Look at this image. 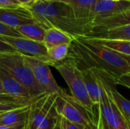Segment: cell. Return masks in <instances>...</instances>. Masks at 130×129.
Segmentation results:
<instances>
[{"mask_svg":"<svg viewBox=\"0 0 130 129\" xmlns=\"http://www.w3.org/2000/svg\"><path fill=\"white\" fill-rule=\"evenodd\" d=\"M116 84H120L130 89V73L120 75L116 81Z\"/></svg>","mask_w":130,"mask_h":129,"instance_id":"484cf974","label":"cell"},{"mask_svg":"<svg viewBox=\"0 0 130 129\" xmlns=\"http://www.w3.org/2000/svg\"><path fill=\"white\" fill-rule=\"evenodd\" d=\"M120 55L123 56V58L127 62V63L129 64V65L130 66V55H127V54H123V53H120Z\"/></svg>","mask_w":130,"mask_h":129,"instance_id":"4dcf8cb0","label":"cell"},{"mask_svg":"<svg viewBox=\"0 0 130 129\" xmlns=\"http://www.w3.org/2000/svg\"><path fill=\"white\" fill-rule=\"evenodd\" d=\"M126 24H130V8L113 15L94 21L88 25L84 35Z\"/></svg>","mask_w":130,"mask_h":129,"instance_id":"8fae6325","label":"cell"},{"mask_svg":"<svg viewBox=\"0 0 130 129\" xmlns=\"http://www.w3.org/2000/svg\"><path fill=\"white\" fill-rule=\"evenodd\" d=\"M0 114H1V113H0Z\"/></svg>","mask_w":130,"mask_h":129,"instance_id":"74e56055","label":"cell"},{"mask_svg":"<svg viewBox=\"0 0 130 129\" xmlns=\"http://www.w3.org/2000/svg\"><path fill=\"white\" fill-rule=\"evenodd\" d=\"M51 129H63L62 125H61V121H60V116H59V118H58L56 124L53 125V127Z\"/></svg>","mask_w":130,"mask_h":129,"instance_id":"f1b7e54d","label":"cell"},{"mask_svg":"<svg viewBox=\"0 0 130 129\" xmlns=\"http://www.w3.org/2000/svg\"><path fill=\"white\" fill-rule=\"evenodd\" d=\"M129 8L130 2L126 0H98L93 7L88 25L94 21L113 15Z\"/></svg>","mask_w":130,"mask_h":129,"instance_id":"30bf717a","label":"cell"},{"mask_svg":"<svg viewBox=\"0 0 130 129\" xmlns=\"http://www.w3.org/2000/svg\"><path fill=\"white\" fill-rule=\"evenodd\" d=\"M69 47L70 44L62 43L47 49V56L53 62V65L56 62H59L64 60L68 56Z\"/></svg>","mask_w":130,"mask_h":129,"instance_id":"44dd1931","label":"cell"},{"mask_svg":"<svg viewBox=\"0 0 130 129\" xmlns=\"http://www.w3.org/2000/svg\"><path fill=\"white\" fill-rule=\"evenodd\" d=\"M24 58L27 64L33 71L37 81L46 93L61 94L63 91L56 83L48 64L34 57L24 56Z\"/></svg>","mask_w":130,"mask_h":129,"instance_id":"9c48e42d","label":"cell"},{"mask_svg":"<svg viewBox=\"0 0 130 129\" xmlns=\"http://www.w3.org/2000/svg\"><path fill=\"white\" fill-rule=\"evenodd\" d=\"M57 94L44 93L31 99L24 129H51L53 127L59 118L55 108Z\"/></svg>","mask_w":130,"mask_h":129,"instance_id":"3957f363","label":"cell"},{"mask_svg":"<svg viewBox=\"0 0 130 129\" xmlns=\"http://www.w3.org/2000/svg\"><path fill=\"white\" fill-rule=\"evenodd\" d=\"M60 121H61V125H62L63 129H91L87 128L85 125L72 122H71V121H69V120H68V119L62 117V116H60Z\"/></svg>","mask_w":130,"mask_h":129,"instance_id":"cb8c5ba5","label":"cell"},{"mask_svg":"<svg viewBox=\"0 0 130 129\" xmlns=\"http://www.w3.org/2000/svg\"><path fill=\"white\" fill-rule=\"evenodd\" d=\"M19 2H21L22 4V5L24 6H26V5H30V3H32L34 0H18Z\"/></svg>","mask_w":130,"mask_h":129,"instance_id":"f546056e","label":"cell"},{"mask_svg":"<svg viewBox=\"0 0 130 129\" xmlns=\"http://www.w3.org/2000/svg\"><path fill=\"white\" fill-rule=\"evenodd\" d=\"M31 100H21L15 98L6 93H0V103H28Z\"/></svg>","mask_w":130,"mask_h":129,"instance_id":"603a6c76","label":"cell"},{"mask_svg":"<svg viewBox=\"0 0 130 129\" xmlns=\"http://www.w3.org/2000/svg\"><path fill=\"white\" fill-rule=\"evenodd\" d=\"M53 67L56 68L68 84L72 96L90 111L94 112V105L87 91L81 69L75 59L68 56L64 60L56 62Z\"/></svg>","mask_w":130,"mask_h":129,"instance_id":"5b68a950","label":"cell"},{"mask_svg":"<svg viewBox=\"0 0 130 129\" xmlns=\"http://www.w3.org/2000/svg\"><path fill=\"white\" fill-rule=\"evenodd\" d=\"M0 93H5V90H4V89H3V87H2V85L1 81H0Z\"/></svg>","mask_w":130,"mask_h":129,"instance_id":"d6a6232c","label":"cell"},{"mask_svg":"<svg viewBox=\"0 0 130 129\" xmlns=\"http://www.w3.org/2000/svg\"><path fill=\"white\" fill-rule=\"evenodd\" d=\"M96 129H97V128H96Z\"/></svg>","mask_w":130,"mask_h":129,"instance_id":"8d00e7d4","label":"cell"},{"mask_svg":"<svg viewBox=\"0 0 130 129\" xmlns=\"http://www.w3.org/2000/svg\"><path fill=\"white\" fill-rule=\"evenodd\" d=\"M98 0H72L70 6L76 21L85 30L90 22L91 11L94 4Z\"/></svg>","mask_w":130,"mask_h":129,"instance_id":"5bb4252c","label":"cell"},{"mask_svg":"<svg viewBox=\"0 0 130 129\" xmlns=\"http://www.w3.org/2000/svg\"><path fill=\"white\" fill-rule=\"evenodd\" d=\"M0 65L8 71L30 93L32 97L45 92L37 81L33 71L24 60V55L18 52L0 53Z\"/></svg>","mask_w":130,"mask_h":129,"instance_id":"277c9868","label":"cell"},{"mask_svg":"<svg viewBox=\"0 0 130 129\" xmlns=\"http://www.w3.org/2000/svg\"><path fill=\"white\" fill-rule=\"evenodd\" d=\"M97 79L101 88L100 100L98 105L99 110L98 122L103 129H130L124 116L113 101L107 90L98 77Z\"/></svg>","mask_w":130,"mask_h":129,"instance_id":"52a82bcc","label":"cell"},{"mask_svg":"<svg viewBox=\"0 0 130 129\" xmlns=\"http://www.w3.org/2000/svg\"><path fill=\"white\" fill-rule=\"evenodd\" d=\"M14 28L22 35V36L25 38L43 42L46 30L35 22L21 24L15 27Z\"/></svg>","mask_w":130,"mask_h":129,"instance_id":"d6986e66","label":"cell"},{"mask_svg":"<svg viewBox=\"0 0 130 129\" xmlns=\"http://www.w3.org/2000/svg\"><path fill=\"white\" fill-rule=\"evenodd\" d=\"M84 36L88 37L104 38L111 40H123L130 41V24L118 26L102 31L90 33Z\"/></svg>","mask_w":130,"mask_h":129,"instance_id":"e0dca14e","label":"cell"},{"mask_svg":"<svg viewBox=\"0 0 130 129\" xmlns=\"http://www.w3.org/2000/svg\"><path fill=\"white\" fill-rule=\"evenodd\" d=\"M126 1H129V2H130V0H126Z\"/></svg>","mask_w":130,"mask_h":129,"instance_id":"d590c367","label":"cell"},{"mask_svg":"<svg viewBox=\"0 0 130 129\" xmlns=\"http://www.w3.org/2000/svg\"><path fill=\"white\" fill-rule=\"evenodd\" d=\"M0 81L6 94L21 100L33 98L29 90L2 65H0Z\"/></svg>","mask_w":130,"mask_h":129,"instance_id":"7c38bea8","label":"cell"},{"mask_svg":"<svg viewBox=\"0 0 130 129\" xmlns=\"http://www.w3.org/2000/svg\"><path fill=\"white\" fill-rule=\"evenodd\" d=\"M73 40L74 36L69 34V33L59 28L53 27L45 30L43 43L48 49L53 46H56L62 43L71 44Z\"/></svg>","mask_w":130,"mask_h":129,"instance_id":"2e32d148","label":"cell"},{"mask_svg":"<svg viewBox=\"0 0 130 129\" xmlns=\"http://www.w3.org/2000/svg\"><path fill=\"white\" fill-rule=\"evenodd\" d=\"M0 22L15 27L21 24L34 22V20L30 11L25 6H21L18 8H0Z\"/></svg>","mask_w":130,"mask_h":129,"instance_id":"4fadbf2b","label":"cell"},{"mask_svg":"<svg viewBox=\"0 0 130 129\" xmlns=\"http://www.w3.org/2000/svg\"><path fill=\"white\" fill-rule=\"evenodd\" d=\"M17 52L12 46L9 44L0 40V53H7V52Z\"/></svg>","mask_w":130,"mask_h":129,"instance_id":"4316f807","label":"cell"},{"mask_svg":"<svg viewBox=\"0 0 130 129\" xmlns=\"http://www.w3.org/2000/svg\"><path fill=\"white\" fill-rule=\"evenodd\" d=\"M22 5L18 0H0V8H18Z\"/></svg>","mask_w":130,"mask_h":129,"instance_id":"d4e9b609","label":"cell"},{"mask_svg":"<svg viewBox=\"0 0 130 129\" xmlns=\"http://www.w3.org/2000/svg\"><path fill=\"white\" fill-rule=\"evenodd\" d=\"M69 51V56L77 62H83L85 68H94L108 75L115 83L120 75L130 73V66L120 52L99 44L84 35L74 36Z\"/></svg>","mask_w":130,"mask_h":129,"instance_id":"6da1fadb","label":"cell"},{"mask_svg":"<svg viewBox=\"0 0 130 129\" xmlns=\"http://www.w3.org/2000/svg\"><path fill=\"white\" fill-rule=\"evenodd\" d=\"M55 108L59 116L72 122L86 126L91 129L96 128L97 120L94 112L90 111L72 96L64 90L58 94L55 101Z\"/></svg>","mask_w":130,"mask_h":129,"instance_id":"8992f818","label":"cell"},{"mask_svg":"<svg viewBox=\"0 0 130 129\" xmlns=\"http://www.w3.org/2000/svg\"><path fill=\"white\" fill-rule=\"evenodd\" d=\"M0 35L11 36H21V37L22 36V35L14 27L4 24L2 22H0Z\"/></svg>","mask_w":130,"mask_h":129,"instance_id":"7402d4cb","label":"cell"},{"mask_svg":"<svg viewBox=\"0 0 130 129\" xmlns=\"http://www.w3.org/2000/svg\"><path fill=\"white\" fill-rule=\"evenodd\" d=\"M97 129H103V128L101 125V124L98 122V120H97Z\"/></svg>","mask_w":130,"mask_h":129,"instance_id":"836d02e7","label":"cell"},{"mask_svg":"<svg viewBox=\"0 0 130 129\" xmlns=\"http://www.w3.org/2000/svg\"><path fill=\"white\" fill-rule=\"evenodd\" d=\"M24 125L25 122L14 125H0V129H24Z\"/></svg>","mask_w":130,"mask_h":129,"instance_id":"83f0119b","label":"cell"},{"mask_svg":"<svg viewBox=\"0 0 130 129\" xmlns=\"http://www.w3.org/2000/svg\"><path fill=\"white\" fill-rule=\"evenodd\" d=\"M80 69L89 97L94 105L98 106L100 100L101 88L100 87L97 77L91 68L84 67V68Z\"/></svg>","mask_w":130,"mask_h":129,"instance_id":"9a60e30c","label":"cell"},{"mask_svg":"<svg viewBox=\"0 0 130 129\" xmlns=\"http://www.w3.org/2000/svg\"><path fill=\"white\" fill-rule=\"evenodd\" d=\"M29 109V104L0 114V125H14L26 121Z\"/></svg>","mask_w":130,"mask_h":129,"instance_id":"ac0fdd59","label":"cell"},{"mask_svg":"<svg viewBox=\"0 0 130 129\" xmlns=\"http://www.w3.org/2000/svg\"><path fill=\"white\" fill-rule=\"evenodd\" d=\"M0 40L9 44L17 52L24 56L38 59L50 66L53 65V62L47 56V48L43 42L30 40L23 36L5 35H0Z\"/></svg>","mask_w":130,"mask_h":129,"instance_id":"ba28073f","label":"cell"},{"mask_svg":"<svg viewBox=\"0 0 130 129\" xmlns=\"http://www.w3.org/2000/svg\"><path fill=\"white\" fill-rule=\"evenodd\" d=\"M52 2H62V3H66V4H69L70 5L72 0H50Z\"/></svg>","mask_w":130,"mask_h":129,"instance_id":"1f68e13d","label":"cell"},{"mask_svg":"<svg viewBox=\"0 0 130 129\" xmlns=\"http://www.w3.org/2000/svg\"><path fill=\"white\" fill-rule=\"evenodd\" d=\"M88 37V36H87ZM91 40L101 44L110 49L117 51L120 53L130 55V41L123 40H111V39H104V38H95L88 37Z\"/></svg>","mask_w":130,"mask_h":129,"instance_id":"ffe728a7","label":"cell"},{"mask_svg":"<svg viewBox=\"0 0 130 129\" xmlns=\"http://www.w3.org/2000/svg\"><path fill=\"white\" fill-rule=\"evenodd\" d=\"M125 119H126V122H127V124H128V125H129L130 128V118H125Z\"/></svg>","mask_w":130,"mask_h":129,"instance_id":"e575fe53","label":"cell"},{"mask_svg":"<svg viewBox=\"0 0 130 129\" xmlns=\"http://www.w3.org/2000/svg\"><path fill=\"white\" fill-rule=\"evenodd\" d=\"M25 7L30 11L34 22L45 30L54 27L73 36L84 34V29L76 21L69 4L50 0H34Z\"/></svg>","mask_w":130,"mask_h":129,"instance_id":"7a4b0ae2","label":"cell"}]
</instances>
